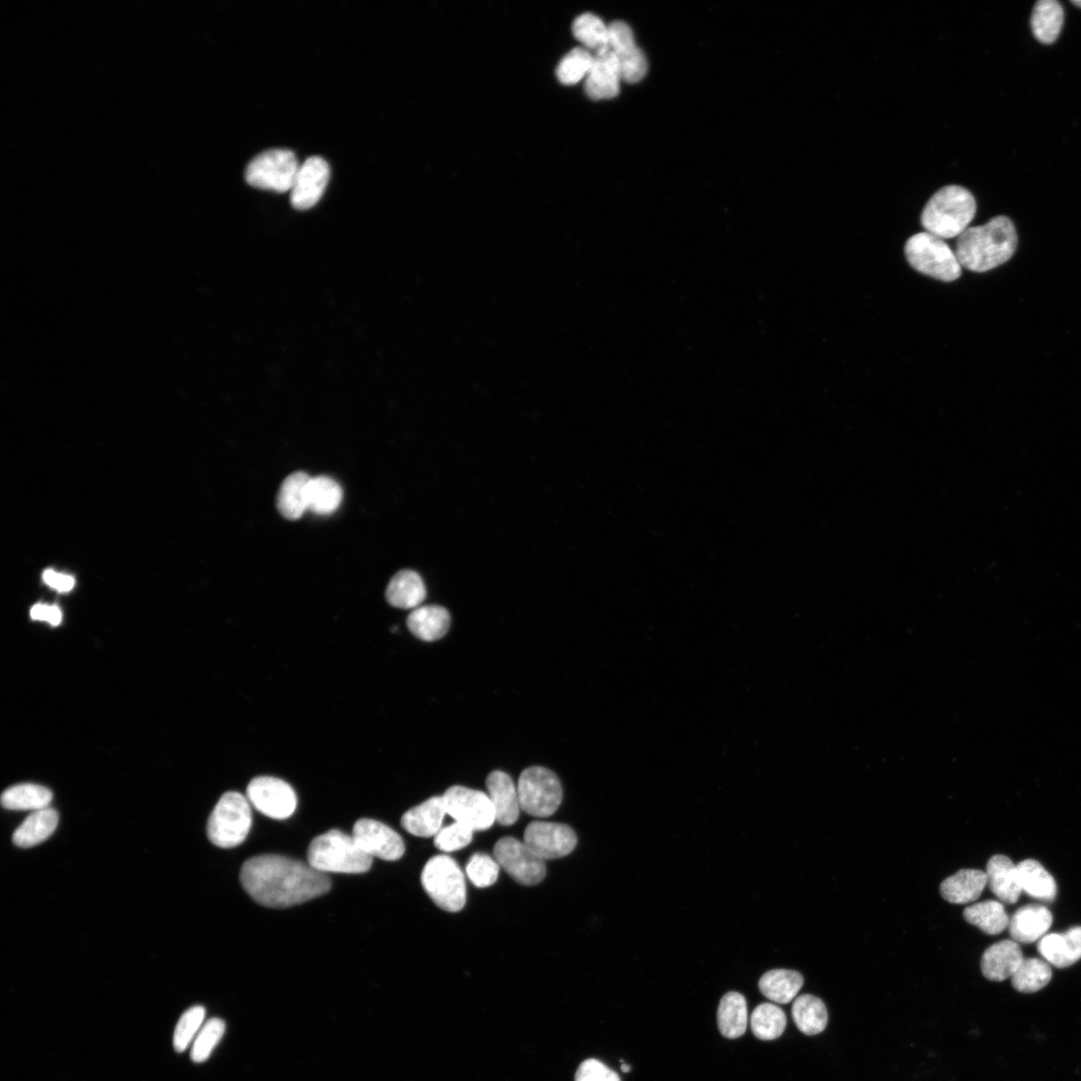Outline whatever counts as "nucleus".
Wrapping results in <instances>:
<instances>
[{
	"mask_svg": "<svg viewBox=\"0 0 1081 1081\" xmlns=\"http://www.w3.org/2000/svg\"><path fill=\"white\" fill-rule=\"evenodd\" d=\"M473 830L461 823L442 828L435 836V846L445 852H453L467 847L473 840Z\"/></svg>",
	"mask_w": 1081,
	"mask_h": 1081,
	"instance_id": "obj_44",
	"label": "nucleus"
},
{
	"mask_svg": "<svg viewBox=\"0 0 1081 1081\" xmlns=\"http://www.w3.org/2000/svg\"><path fill=\"white\" fill-rule=\"evenodd\" d=\"M43 578L47 585L62 593L72 591L76 585L74 577L53 570H47Z\"/></svg>",
	"mask_w": 1081,
	"mask_h": 1081,
	"instance_id": "obj_47",
	"label": "nucleus"
},
{
	"mask_svg": "<svg viewBox=\"0 0 1081 1081\" xmlns=\"http://www.w3.org/2000/svg\"><path fill=\"white\" fill-rule=\"evenodd\" d=\"M987 885L986 873L977 869H962L946 878L940 885L942 897L953 904L976 901Z\"/></svg>",
	"mask_w": 1081,
	"mask_h": 1081,
	"instance_id": "obj_24",
	"label": "nucleus"
},
{
	"mask_svg": "<svg viewBox=\"0 0 1081 1081\" xmlns=\"http://www.w3.org/2000/svg\"><path fill=\"white\" fill-rule=\"evenodd\" d=\"M31 617L36 621L49 622L53 626H59L63 621V613L58 606L37 604L31 610Z\"/></svg>",
	"mask_w": 1081,
	"mask_h": 1081,
	"instance_id": "obj_46",
	"label": "nucleus"
},
{
	"mask_svg": "<svg viewBox=\"0 0 1081 1081\" xmlns=\"http://www.w3.org/2000/svg\"><path fill=\"white\" fill-rule=\"evenodd\" d=\"M1052 970L1048 962L1038 958H1024L1011 977L1013 987L1022 993H1034L1051 980Z\"/></svg>",
	"mask_w": 1081,
	"mask_h": 1081,
	"instance_id": "obj_39",
	"label": "nucleus"
},
{
	"mask_svg": "<svg viewBox=\"0 0 1081 1081\" xmlns=\"http://www.w3.org/2000/svg\"><path fill=\"white\" fill-rule=\"evenodd\" d=\"M517 787L521 809L534 817L553 815L563 800L559 778L544 767L534 766L524 770Z\"/></svg>",
	"mask_w": 1081,
	"mask_h": 1081,
	"instance_id": "obj_8",
	"label": "nucleus"
},
{
	"mask_svg": "<svg viewBox=\"0 0 1081 1081\" xmlns=\"http://www.w3.org/2000/svg\"><path fill=\"white\" fill-rule=\"evenodd\" d=\"M59 813L52 808L35 811L15 831L14 843L21 848L37 846L50 838L59 824Z\"/></svg>",
	"mask_w": 1081,
	"mask_h": 1081,
	"instance_id": "obj_28",
	"label": "nucleus"
},
{
	"mask_svg": "<svg viewBox=\"0 0 1081 1081\" xmlns=\"http://www.w3.org/2000/svg\"><path fill=\"white\" fill-rule=\"evenodd\" d=\"M1023 959L1022 950L1017 942L1002 940L985 950L981 959V970L985 978L991 981H1003L1014 975Z\"/></svg>",
	"mask_w": 1081,
	"mask_h": 1081,
	"instance_id": "obj_21",
	"label": "nucleus"
},
{
	"mask_svg": "<svg viewBox=\"0 0 1081 1081\" xmlns=\"http://www.w3.org/2000/svg\"><path fill=\"white\" fill-rule=\"evenodd\" d=\"M451 624L449 612L441 606H420L407 619L409 630L417 638L433 642L443 638Z\"/></svg>",
	"mask_w": 1081,
	"mask_h": 1081,
	"instance_id": "obj_25",
	"label": "nucleus"
},
{
	"mask_svg": "<svg viewBox=\"0 0 1081 1081\" xmlns=\"http://www.w3.org/2000/svg\"><path fill=\"white\" fill-rule=\"evenodd\" d=\"M594 62V55L583 47L573 49L560 62L556 70L559 82L574 86L586 80Z\"/></svg>",
	"mask_w": 1081,
	"mask_h": 1081,
	"instance_id": "obj_40",
	"label": "nucleus"
},
{
	"mask_svg": "<svg viewBox=\"0 0 1081 1081\" xmlns=\"http://www.w3.org/2000/svg\"><path fill=\"white\" fill-rule=\"evenodd\" d=\"M1052 921V914L1047 907L1036 904L1025 905L1009 919V934L1017 943L1030 944L1045 936Z\"/></svg>",
	"mask_w": 1081,
	"mask_h": 1081,
	"instance_id": "obj_19",
	"label": "nucleus"
},
{
	"mask_svg": "<svg viewBox=\"0 0 1081 1081\" xmlns=\"http://www.w3.org/2000/svg\"><path fill=\"white\" fill-rule=\"evenodd\" d=\"M1037 949L1049 964L1057 968L1069 967L1081 959V927L1047 934L1039 940Z\"/></svg>",
	"mask_w": 1081,
	"mask_h": 1081,
	"instance_id": "obj_20",
	"label": "nucleus"
},
{
	"mask_svg": "<svg viewBox=\"0 0 1081 1081\" xmlns=\"http://www.w3.org/2000/svg\"><path fill=\"white\" fill-rule=\"evenodd\" d=\"M1017 871L1022 892L1044 902L1054 901L1057 894L1056 882L1038 861L1023 860L1017 864Z\"/></svg>",
	"mask_w": 1081,
	"mask_h": 1081,
	"instance_id": "obj_29",
	"label": "nucleus"
},
{
	"mask_svg": "<svg viewBox=\"0 0 1081 1081\" xmlns=\"http://www.w3.org/2000/svg\"><path fill=\"white\" fill-rule=\"evenodd\" d=\"M609 50L615 56L622 81L628 84L641 82L648 72L645 55L636 45L629 26L623 22H614L609 26Z\"/></svg>",
	"mask_w": 1081,
	"mask_h": 1081,
	"instance_id": "obj_15",
	"label": "nucleus"
},
{
	"mask_svg": "<svg viewBox=\"0 0 1081 1081\" xmlns=\"http://www.w3.org/2000/svg\"><path fill=\"white\" fill-rule=\"evenodd\" d=\"M53 792L38 784H19L6 790L2 796L3 806L10 810L39 811L49 808Z\"/></svg>",
	"mask_w": 1081,
	"mask_h": 1081,
	"instance_id": "obj_35",
	"label": "nucleus"
},
{
	"mask_svg": "<svg viewBox=\"0 0 1081 1081\" xmlns=\"http://www.w3.org/2000/svg\"><path fill=\"white\" fill-rule=\"evenodd\" d=\"M621 1070H622L623 1072H625V1073H628V1072H630V1071H631V1066H630L629 1064H625V1063H623V1064L621 1065Z\"/></svg>",
	"mask_w": 1081,
	"mask_h": 1081,
	"instance_id": "obj_48",
	"label": "nucleus"
},
{
	"mask_svg": "<svg viewBox=\"0 0 1081 1081\" xmlns=\"http://www.w3.org/2000/svg\"><path fill=\"white\" fill-rule=\"evenodd\" d=\"M311 477L304 472H296L285 479L281 485L277 506L283 517L298 520L309 510L308 489Z\"/></svg>",
	"mask_w": 1081,
	"mask_h": 1081,
	"instance_id": "obj_27",
	"label": "nucleus"
},
{
	"mask_svg": "<svg viewBox=\"0 0 1081 1081\" xmlns=\"http://www.w3.org/2000/svg\"><path fill=\"white\" fill-rule=\"evenodd\" d=\"M494 858L515 881L522 885L539 884L546 876L545 861L525 843L513 837L500 839L494 847Z\"/></svg>",
	"mask_w": 1081,
	"mask_h": 1081,
	"instance_id": "obj_11",
	"label": "nucleus"
},
{
	"mask_svg": "<svg viewBox=\"0 0 1081 1081\" xmlns=\"http://www.w3.org/2000/svg\"><path fill=\"white\" fill-rule=\"evenodd\" d=\"M466 872L476 887L486 888L496 883L500 865L495 858L484 853H476L470 858Z\"/></svg>",
	"mask_w": 1081,
	"mask_h": 1081,
	"instance_id": "obj_43",
	"label": "nucleus"
},
{
	"mask_svg": "<svg viewBox=\"0 0 1081 1081\" xmlns=\"http://www.w3.org/2000/svg\"><path fill=\"white\" fill-rule=\"evenodd\" d=\"M792 1017L798 1029L810 1036L824 1031L828 1023L824 1002L811 994L801 995L794 1000Z\"/></svg>",
	"mask_w": 1081,
	"mask_h": 1081,
	"instance_id": "obj_33",
	"label": "nucleus"
},
{
	"mask_svg": "<svg viewBox=\"0 0 1081 1081\" xmlns=\"http://www.w3.org/2000/svg\"><path fill=\"white\" fill-rule=\"evenodd\" d=\"M225 1031L226 1023L221 1018L215 1017L207 1021L194 1040L191 1052L193 1061L202 1063L208 1060Z\"/></svg>",
	"mask_w": 1081,
	"mask_h": 1081,
	"instance_id": "obj_41",
	"label": "nucleus"
},
{
	"mask_svg": "<svg viewBox=\"0 0 1081 1081\" xmlns=\"http://www.w3.org/2000/svg\"><path fill=\"white\" fill-rule=\"evenodd\" d=\"M987 884L991 892L1003 903L1015 904L1022 893L1017 865L1007 856L991 857L986 867Z\"/></svg>",
	"mask_w": 1081,
	"mask_h": 1081,
	"instance_id": "obj_22",
	"label": "nucleus"
},
{
	"mask_svg": "<svg viewBox=\"0 0 1081 1081\" xmlns=\"http://www.w3.org/2000/svg\"><path fill=\"white\" fill-rule=\"evenodd\" d=\"M330 167L321 157H312L300 166L291 191L292 206L299 211L314 208L330 181Z\"/></svg>",
	"mask_w": 1081,
	"mask_h": 1081,
	"instance_id": "obj_16",
	"label": "nucleus"
},
{
	"mask_svg": "<svg viewBox=\"0 0 1081 1081\" xmlns=\"http://www.w3.org/2000/svg\"><path fill=\"white\" fill-rule=\"evenodd\" d=\"M295 154L289 150H270L256 157L246 170L248 184L256 189L277 193L291 192L300 169Z\"/></svg>",
	"mask_w": 1081,
	"mask_h": 1081,
	"instance_id": "obj_9",
	"label": "nucleus"
},
{
	"mask_svg": "<svg viewBox=\"0 0 1081 1081\" xmlns=\"http://www.w3.org/2000/svg\"><path fill=\"white\" fill-rule=\"evenodd\" d=\"M426 597L427 591L423 579L411 570L397 573L391 579L386 591L388 602L396 608L405 610L420 607Z\"/></svg>",
	"mask_w": 1081,
	"mask_h": 1081,
	"instance_id": "obj_26",
	"label": "nucleus"
},
{
	"mask_svg": "<svg viewBox=\"0 0 1081 1081\" xmlns=\"http://www.w3.org/2000/svg\"><path fill=\"white\" fill-rule=\"evenodd\" d=\"M343 500V490L338 482L327 476L311 478L308 489V507L321 516L333 514Z\"/></svg>",
	"mask_w": 1081,
	"mask_h": 1081,
	"instance_id": "obj_36",
	"label": "nucleus"
},
{
	"mask_svg": "<svg viewBox=\"0 0 1081 1081\" xmlns=\"http://www.w3.org/2000/svg\"><path fill=\"white\" fill-rule=\"evenodd\" d=\"M720 1033L729 1039L741 1037L748 1024V1010L745 997L738 992L726 993L720 1001L717 1011Z\"/></svg>",
	"mask_w": 1081,
	"mask_h": 1081,
	"instance_id": "obj_31",
	"label": "nucleus"
},
{
	"mask_svg": "<svg viewBox=\"0 0 1081 1081\" xmlns=\"http://www.w3.org/2000/svg\"><path fill=\"white\" fill-rule=\"evenodd\" d=\"M577 842L575 831L561 823L535 821L524 833V843L544 861L569 855Z\"/></svg>",
	"mask_w": 1081,
	"mask_h": 1081,
	"instance_id": "obj_13",
	"label": "nucleus"
},
{
	"mask_svg": "<svg viewBox=\"0 0 1081 1081\" xmlns=\"http://www.w3.org/2000/svg\"><path fill=\"white\" fill-rule=\"evenodd\" d=\"M751 1030L760 1040L771 1041L779 1038L785 1031L787 1018L777 1005L763 1003L758 1005L750 1018Z\"/></svg>",
	"mask_w": 1081,
	"mask_h": 1081,
	"instance_id": "obj_38",
	"label": "nucleus"
},
{
	"mask_svg": "<svg viewBox=\"0 0 1081 1081\" xmlns=\"http://www.w3.org/2000/svg\"><path fill=\"white\" fill-rule=\"evenodd\" d=\"M486 785L496 821L503 826L514 825L519 818L521 805L518 787L512 778L503 771H494L488 776Z\"/></svg>",
	"mask_w": 1081,
	"mask_h": 1081,
	"instance_id": "obj_18",
	"label": "nucleus"
},
{
	"mask_svg": "<svg viewBox=\"0 0 1081 1081\" xmlns=\"http://www.w3.org/2000/svg\"><path fill=\"white\" fill-rule=\"evenodd\" d=\"M205 1017L206 1009L200 1005L191 1007L182 1015L174 1034L176 1051L184 1052L188 1049L202 1029Z\"/></svg>",
	"mask_w": 1081,
	"mask_h": 1081,
	"instance_id": "obj_42",
	"label": "nucleus"
},
{
	"mask_svg": "<svg viewBox=\"0 0 1081 1081\" xmlns=\"http://www.w3.org/2000/svg\"><path fill=\"white\" fill-rule=\"evenodd\" d=\"M247 798L259 812L277 820L291 817L298 806L293 787L282 779L270 776L254 778L248 785Z\"/></svg>",
	"mask_w": 1081,
	"mask_h": 1081,
	"instance_id": "obj_12",
	"label": "nucleus"
},
{
	"mask_svg": "<svg viewBox=\"0 0 1081 1081\" xmlns=\"http://www.w3.org/2000/svg\"><path fill=\"white\" fill-rule=\"evenodd\" d=\"M241 883L259 904L283 909L328 893L331 879L310 864L277 854L255 856L241 869Z\"/></svg>",
	"mask_w": 1081,
	"mask_h": 1081,
	"instance_id": "obj_1",
	"label": "nucleus"
},
{
	"mask_svg": "<svg viewBox=\"0 0 1081 1081\" xmlns=\"http://www.w3.org/2000/svg\"><path fill=\"white\" fill-rule=\"evenodd\" d=\"M977 211L974 196L964 187L949 185L938 190L925 205L921 224L925 231L942 240L961 236Z\"/></svg>",
	"mask_w": 1081,
	"mask_h": 1081,
	"instance_id": "obj_3",
	"label": "nucleus"
},
{
	"mask_svg": "<svg viewBox=\"0 0 1081 1081\" xmlns=\"http://www.w3.org/2000/svg\"><path fill=\"white\" fill-rule=\"evenodd\" d=\"M422 885L441 909L461 911L467 900L465 876L458 863L447 855L432 857L421 875Z\"/></svg>",
	"mask_w": 1081,
	"mask_h": 1081,
	"instance_id": "obj_7",
	"label": "nucleus"
},
{
	"mask_svg": "<svg viewBox=\"0 0 1081 1081\" xmlns=\"http://www.w3.org/2000/svg\"><path fill=\"white\" fill-rule=\"evenodd\" d=\"M1064 12L1055 0H1040L1032 13L1031 28L1034 37L1044 45L1053 44L1060 35Z\"/></svg>",
	"mask_w": 1081,
	"mask_h": 1081,
	"instance_id": "obj_32",
	"label": "nucleus"
},
{
	"mask_svg": "<svg viewBox=\"0 0 1081 1081\" xmlns=\"http://www.w3.org/2000/svg\"><path fill=\"white\" fill-rule=\"evenodd\" d=\"M359 846L371 857L396 861L403 857L406 847L402 837L388 825L373 819H360L353 828Z\"/></svg>",
	"mask_w": 1081,
	"mask_h": 1081,
	"instance_id": "obj_14",
	"label": "nucleus"
},
{
	"mask_svg": "<svg viewBox=\"0 0 1081 1081\" xmlns=\"http://www.w3.org/2000/svg\"><path fill=\"white\" fill-rule=\"evenodd\" d=\"M964 919L989 935H997L1008 928L1009 917L1001 902L987 900L965 908Z\"/></svg>",
	"mask_w": 1081,
	"mask_h": 1081,
	"instance_id": "obj_34",
	"label": "nucleus"
},
{
	"mask_svg": "<svg viewBox=\"0 0 1081 1081\" xmlns=\"http://www.w3.org/2000/svg\"><path fill=\"white\" fill-rule=\"evenodd\" d=\"M575 1081H621L617 1072L598 1059L583 1061L577 1069Z\"/></svg>",
	"mask_w": 1081,
	"mask_h": 1081,
	"instance_id": "obj_45",
	"label": "nucleus"
},
{
	"mask_svg": "<svg viewBox=\"0 0 1081 1081\" xmlns=\"http://www.w3.org/2000/svg\"><path fill=\"white\" fill-rule=\"evenodd\" d=\"M446 814L443 797L435 796L407 811L401 824L412 835L435 837L442 829Z\"/></svg>",
	"mask_w": 1081,
	"mask_h": 1081,
	"instance_id": "obj_23",
	"label": "nucleus"
},
{
	"mask_svg": "<svg viewBox=\"0 0 1081 1081\" xmlns=\"http://www.w3.org/2000/svg\"><path fill=\"white\" fill-rule=\"evenodd\" d=\"M572 33L583 48L594 56L609 51V26L593 14L578 17L573 23Z\"/></svg>",
	"mask_w": 1081,
	"mask_h": 1081,
	"instance_id": "obj_37",
	"label": "nucleus"
},
{
	"mask_svg": "<svg viewBox=\"0 0 1081 1081\" xmlns=\"http://www.w3.org/2000/svg\"><path fill=\"white\" fill-rule=\"evenodd\" d=\"M622 81L619 64L609 51L595 55L585 80V93L593 101L612 100L619 95Z\"/></svg>",
	"mask_w": 1081,
	"mask_h": 1081,
	"instance_id": "obj_17",
	"label": "nucleus"
},
{
	"mask_svg": "<svg viewBox=\"0 0 1081 1081\" xmlns=\"http://www.w3.org/2000/svg\"><path fill=\"white\" fill-rule=\"evenodd\" d=\"M442 797L447 814L473 831L488 830L496 821L491 799L482 791L456 785Z\"/></svg>",
	"mask_w": 1081,
	"mask_h": 1081,
	"instance_id": "obj_10",
	"label": "nucleus"
},
{
	"mask_svg": "<svg viewBox=\"0 0 1081 1081\" xmlns=\"http://www.w3.org/2000/svg\"><path fill=\"white\" fill-rule=\"evenodd\" d=\"M910 266L922 275L950 283L960 278L962 267L944 240L927 232L912 236L905 244Z\"/></svg>",
	"mask_w": 1081,
	"mask_h": 1081,
	"instance_id": "obj_6",
	"label": "nucleus"
},
{
	"mask_svg": "<svg viewBox=\"0 0 1081 1081\" xmlns=\"http://www.w3.org/2000/svg\"><path fill=\"white\" fill-rule=\"evenodd\" d=\"M373 859L359 846L353 835L338 829L313 839L308 850L309 864L323 873H365L371 869Z\"/></svg>",
	"mask_w": 1081,
	"mask_h": 1081,
	"instance_id": "obj_4",
	"label": "nucleus"
},
{
	"mask_svg": "<svg viewBox=\"0 0 1081 1081\" xmlns=\"http://www.w3.org/2000/svg\"><path fill=\"white\" fill-rule=\"evenodd\" d=\"M1017 248L1013 223L999 216L987 224L968 228L958 237L955 255L961 267L974 272L991 271L1011 259Z\"/></svg>",
	"mask_w": 1081,
	"mask_h": 1081,
	"instance_id": "obj_2",
	"label": "nucleus"
},
{
	"mask_svg": "<svg viewBox=\"0 0 1081 1081\" xmlns=\"http://www.w3.org/2000/svg\"><path fill=\"white\" fill-rule=\"evenodd\" d=\"M804 983L803 976L794 970L774 969L766 972L759 980L761 993L769 1000L787 1004L801 990Z\"/></svg>",
	"mask_w": 1081,
	"mask_h": 1081,
	"instance_id": "obj_30",
	"label": "nucleus"
},
{
	"mask_svg": "<svg viewBox=\"0 0 1081 1081\" xmlns=\"http://www.w3.org/2000/svg\"><path fill=\"white\" fill-rule=\"evenodd\" d=\"M252 823V805L247 796L235 791L227 792L209 818L208 837L218 847L234 848L247 839Z\"/></svg>",
	"mask_w": 1081,
	"mask_h": 1081,
	"instance_id": "obj_5",
	"label": "nucleus"
},
{
	"mask_svg": "<svg viewBox=\"0 0 1081 1081\" xmlns=\"http://www.w3.org/2000/svg\"><path fill=\"white\" fill-rule=\"evenodd\" d=\"M1072 4L1077 6L1078 8H1081V0H1077V2H1072Z\"/></svg>",
	"mask_w": 1081,
	"mask_h": 1081,
	"instance_id": "obj_49",
	"label": "nucleus"
}]
</instances>
